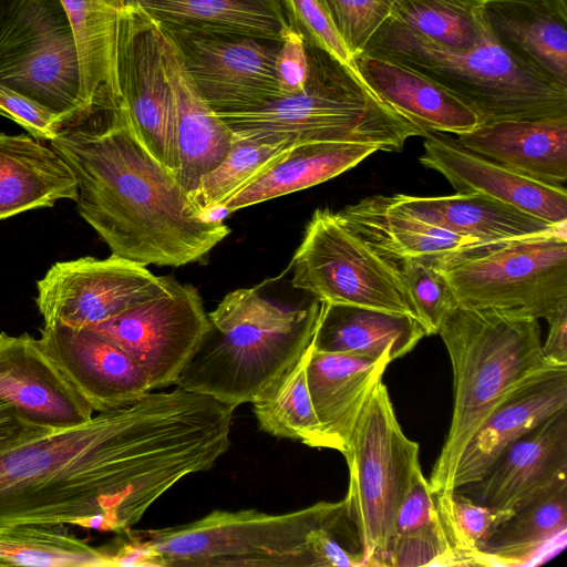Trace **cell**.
Here are the masks:
<instances>
[{
	"instance_id": "obj_27",
	"label": "cell",
	"mask_w": 567,
	"mask_h": 567,
	"mask_svg": "<svg viewBox=\"0 0 567 567\" xmlns=\"http://www.w3.org/2000/svg\"><path fill=\"white\" fill-rule=\"evenodd\" d=\"M392 202L424 221L455 234L498 245L530 236L566 229L483 194L450 196H390Z\"/></svg>"
},
{
	"instance_id": "obj_41",
	"label": "cell",
	"mask_w": 567,
	"mask_h": 567,
	"mask_svg": "<svg viewBox=\"0 0 567 567\" xmlns=\"http://www.w3.org/2000/svg\"><path fill=\"white\" fill-rule=\"evenodd\" d=\"M396 265L419 321L427 336L437 334L446 316L458 307L447 280L431 259H406Z\"/></svg>"
},
{
	"instance_id": "obj_43",
	"label": "cell",
	"mask_w": 567,
	"mask_h": 567,
	"mask_svg": "<svg viewBox=\"0 0 567 567\" xmlns=\"http://www.w3.org/2000/svg\"><path fill=\"white\" fill-rule=\"evenodd\" d=\"M278 1L289 25L302 35L306 44L324 50L354 70L353 56L334 28L326 0Z\"/></svg>"
},
{
	"instance_id": "obj_17",
	"label": "cell",
	"mask_w": 567,
	"mask_h": 567,
	"mask_svg": "<svg viewBox=\"0 0 567 567\" xmlns=\"http://www.w3.org/2000/svg\"><path fill=\"white\" fill-rule=\"evenodd\" d=\"M0 400L52 431L92 419L94 411L29 333L0 332Z\"/></svg>"
},
{
	"instance_id": "obj_42",
	"label": "cell",
	"mask_w": 567,
	"mask_h": 567,
	"mask_svg": "<svg viewBox=\"0 0 567 567\" xmlns=\"http://www.w3.org/2000/svg\"><path fill=\"white\" fill-rule=\"evenodd\" d=\"M396 0H326L331 20L351 55L364 50L391 17Z\"/></svg>"
},
{
	"instance_id": "obj_16",
	"label": "cell",
	"mask_w": 567,
	"mask_h": 567,
	"mask_svg": "<svg viewBox=\"0 0 567 567\" xmlns=\"http://www.w3.org/2000/svg\"><path fill=\"white\" fill-rule=\"evenodd\" d=\"M567 481V406L518 437L476 482L457 488L484 506L513 512Z\"/></svg>"
},
{
	"instance_id": "obj_12",
	"label": "cell",
	"mask_w": 567,
	"mask_h": 567,
	"mask_svg": "<svg viewBox=\"0 0 567 567\" xmlns=\"http://www.w3.org/2000/svg\"><path fill=\"white\" fill-rule=\"evenodd\" d=\"M159 25L174 40L197 91L218 115L252 111L284 96L275 73L280 42Z\"/></svg>"
},
{
	"instance_id": "obj_33",
	"label": "cell",
	"mask_w": 567,
	"mask_h": 567,
	"mask_svg": "<svg viewBox=\"0 0 567 567\" xmlns=\"http://www.w3.org/2000/svg\"><path fill=\"white\" fill-rule=\"evenodd\" d=\"M567 481L532 497L499 523L478 549L476 566H517L532 563L547 547L565 538Z\"/></svg>"
},
{
	"instance_id": "obj_29",
	"label": "cell",
	"mask_w": 567,
	"mask_h": 567,
	"mask_svg": "<svg viewBox=\"0 0 567 567\" xmlns=\"http://www.w3.org/2000/svg\"><path fill=\"white\" fill-rule=\"evenodd\" d=\"M425 336L424 326L409 315L321 302L312 346L318 352L395 360Z\"/></svg>"
},
{
	"instance_id": "obj_23",
	"label": "cell",
	"mask_w": 567,
	"mask_h": 567,
	"mask_svg": "<svg viewBox=\"0 0 567 567\" xmlns=\"http://www.w3.org/2000/svg\"><path fill=\"white\" fill-rule=\"evenodd\" d=\"M336 215L378 255L394 264L414 258L434 259L495 246L412 216L384 195L365 197L346 206Z\"/></svg>"
},
{
	"instance_id": "obj_21",
	"label": "cell",
	"mask_w": 567,
	"mask_h": 567,
	"mask_svg": "<svg viewBox=\"0 0 567 567\" xmlns=\"http://www.w3.org/2000/svg\"><path fill=\"white\" fill-rule=\"evenodd\" d=\"M464 148L557 188L567 181V116L503 120L454 138Z\"/></svg>"
},
{
	"instance_id": "obj_48",
	"label": "cell",
	"mask_w": 567,
	"mask_h": 567,
	"mask_svg": "<svg viewBox=\"0 0 567 567\" xmlns=\"http://www.w3.org/2000/svg\"><path fill=\"white\" fill-rule=\"evenodd\" d=\"M130 540L122 542L114 551L107 550L111 557L112 566H159L162 567L158 555L133 530H126Z\"/></svg>"
},
{
	"instance_id": "obj_14",
	"label": "cell",
	"mask_w": 567,
	"mask_h": 567,
	"mask_svg": "<svg viewBox=\"0 0 567 567\" xmlns=\"http://www.w3.org/2000/svg\"><path fill=\"white\" fill-rule=\"evenodd\" d=\"M209 326L197 289L172 279L159 296L91 328L122 348L155 391L175 385Z\"/></svg>"
},
{
	"instance_id": "obj_4",
	"label": "cell",
	"mask_w": 567,
	"mask_h": 567,
	"mask_svg": "<svg viewBox=\"0 0 567 567\" xmlns=\"http://www.w3.org/2000/svg\"><path fill=\"white\" fill-rule=\"evenodd\" d=\"M453 369L450 429L429 484L452 492L458 460L488 414L513 391L553 369L544 359L538 319L495 309L457 307L437 332Z\"/></svg>"
},
{
	"instance_id": "obj_40",
	"label": "cell",
	"mask_w": 567,
	"mask_h": 567,
	"mask_svg": "<svg viewBox=\"0 0 567 567\" xmlns=\"http://www.w3.org/2000/svg\"><path fill=\"white\" fill-rule=\"evenodd\" d=\"M60 0H0V73L45 32L68 24Z\"/></svg>"
},
{
	"instance_id": "obj_22",
	"label": "cell",
	"mask_w": 567,
	"mask_h": 567,
	"mask_svg": "<svg viewBox=\"0 0 567 567\" xmlns=\"http://www.w3.org/2000/svg\"><path fill=\"white\" fill-rule=\"evenodd\" d=\"M367 86L390 109L429 132H470L481 122L465 103L427 76L400 63L360 52L352 59Z\"/></svg>"
},
{
	"instance_id": "obj_37",
	"label": "cell",
	"mask_w": 567,
	"mask_h": 567,
	"mask_svg": "<svg viewBox=\"0 0 567 567\" xmlns=\"http://www.w3.org/2000/svg\"><path fill=\"white\" fill-rule=\"evenodd\" d=\"M391 18L427 40L468 50L485 37L481 0H396Z\"/></svg>"
},
{
	"instance_id": "obj_31",
	"label": "cell",
	"mask_w": 567,
	"mask_h": 567,
	"mask_svg": "<svg viewBox=\"0 0 567 567\" xmlns=\"http://www.w3.org/2000/svg\"><path fill=\"white\" fill-rule=\"evenodd\" d=\"M155 22L281 42L290 27L278 0H126Z\"/></svg>"
},
{
	"instance_id": "obj_26",
	"label": "cell",
	"mask_w": 567,
	"mask_h": 567,
	"mask_svg": "<svg viewBox=\"0 0 567 567\" xmlns=\"http://www.w3.org/2000/svg\"><path fill=\"white\" fill-rule=\"evenodd\" d=\"M0 83L38 103L62 124L91 113L82 97L75 42L68 24L43 33Z\"/></svg>"
},
{
	"instance_id": "obj_7",
	"label": "cell",
	"mask_w": 567,
	"mask_h": 567,
	"mask_svg": "<svg viewBox=\"0 0 567 567\" xmlns=\"http://www.w3.org/2000/svg\"><path fill=\"white\" fill-rule=\"evenodd\" d=\"M336 505L318 502L276 515L216 509L187 524L133 532L162 567H319L311 535Z\"/></svg>"
},
{
	"instance_id": "obj_1",
	"label": "cell",
	"mask_w": 567,
	"mask_h": 567,
	"mask_svg": "<svg viewBox=\"0 0 567 567\" xmlns=\"http://www.w3.org/2000/svg\"><path fill=\"white\" fill-rule=\"evenodd\" d=\"M234 408L175 386L0 452V526L125 533L230 446Z\"/></svg>"
},
{
	"instance_id": "obj_30",
	"label": "cell",
	"mask_w": 567,
	"mask_h": 567,
	"mask_svg": "<svg viewBox=\"0 0 567 567\" xmlns=\"http://www.w3.org/2000/svg\"><path fill=\"white\" fill-rule=\"evenodd\" d=\"M78 52L82 97L90 112L120 109L118 23L126 0H60Z\"/></svg>"
},
{
	"instance_id": "obj_32",
	"label": "cell",
	"mask_w": 567,
	"mask_h": 567,
	"mask_svg": "<svg viewBox=\"0 0 567 567\" xmlns=\"http://www.w3.org/2000/svg\"><path fill=\"white\" fill-rule=\"evenodd\" d=\"M377 151L371 145L344 142L293 144L282 158L224 206L231 214L240 208L303 190L347 172Z\"/></svg>"
},
{
	"instance_id": "obj_13",
	"label": "cell",
	"mask_w": 567,
	"mask_h": 567,
	"mask_svg": "<svg viewBox=\"0 0 567 567\" xmlns=\"http://www.w3.org/2000/svg\"><path fill=\"white\" fill-rule=\"evenodd\" d=\"M121 111L146 150L166 169H179L175 99L161 50L158 24L125 3L118 23Z\"/></svg>"
},
{
	"instance_id": "obj_2",
	"label": "cell",
	"mask_w": 567,
	"mask_h": 567,
	"mask_svg": "<svg viewBox=\"0 0 567 567\" xmlns=\"http://www.w3.org/2000/svg\"><path fill=\"white\" fill-rule=\"evenodd\" d=\"M50 144L75 175L79 214L113 255L144 266L179 267L202 260L230 231L193 204L121 109L64 123Z\"/></svg>"
},
{
	"instance_id": "obj_18",
	"label": "cell",
	"mask_w": 567,
	"mask_h": 567,
	"mask_svg": "<svg viewBox=\"0 0 567 567\" xmlns=\"http://www.w3.org/2000/svg\"><path fill=\"white\" fill-rule=\"evenodd\" d=\"M420 163L443 175L457 193L483 194L555 226H567V192L528 178L437 132L423 135Z\"/></svg>"
},
{
	"instance_id": "obj_35",
	"label": "cell",
	"mask_w": 567,
	"mask_h": 567,
	"mask_svg": "<svg viewBox=\"0 0 567 567\" xmlns=\"http://www.w3.org/2000/svg\"><path fill=\"white\" fill-rule=\"evenodd\" d=\"M312 342L252 402L258 427L279 439L299 441L310 447L330 449L316 414L307 383V362Z\"/></svg>"
},
{
	"instance_id": "obj_15",
	"label": "cell",
	"mask_w": 567,
	"mask_h": 567,
	"mask_svg": "<svg viewBox=\"0 0 567 567\" xmlns=\"http://www.w3.org/2000/svg\"><path fill=\"white\" fill-rule=\"evenodd\" d=\"M39 341L94 412L127 406L152 391L138 364L93 328L44 324Z\"/></svg>"
},
{
	"instance_id": "obj_36",
	"label": "cell",
	"mask_w": 567,
	"mask_h": 567,
	"mask_svg": "<svg viewBox=\"0 0 567 567\" xmlns=\"http://www.w3.org/2000/svg\"><path fill=\"white\" fill-rule=\"evenodd\" d=\"M0 566H112L106 549L70 534L65 525L0 526Z\"/></svg>"
},
{
	"instance_id": "obj_3",
	"label": "cell",
	"mask_w": 567,
	"mask_h": 567,
	"mask_svg": "<svg viewBox=\"0 0 567 567\" xmlns=\"http://www.w3.org/2000/svg\"><path fill=\"white\" fill-rule=\"evenodd\" d=\"M321 301L291 306L259 288L227 293L175 386L237 408L251 403L312 342Z\"/></svg>"
},
{
	"instance_id": "obj_19",
	"label": "cell",
	"mask_w": 567,
	"mask_h": 567,
	"mask_svg": "<svg viewBox=\"0 0 567 567\" xmlns=\"http://www.w3.org/2000/svg\"><path fill=\"white\" fill-rule=\"evenodd\" d=\"M567 406V367L553 368L526 381L484 420L465 446L453 491L472 484L512 442Z\"/></svg>"
},
{
	"instance_id": "obj_20",
	"label": "cell",
	"mask_w": 567,
	"mask_h": 567,
	"mask_svg": "<svg viewBox=\"0 0 567 567\" xmlns=\"http://www.w3.org/2000/svg\"><path fill=\"white\" fill-rule=\"evenodd\" d=\"M485 27L513 58L567 86L566 0H481Z\"/></svg>"
},
{
	"instance_id": "obj_45",
	"label": "cell",
	"mask_w": 567,
	"mask_h": 567,
	"mask_svg": "<svg viewBox=\"0 0 567 567\" xmlns=\"http://www.w3.org/2000/svg\"><path fill=\"white\" fill-rule=\"evenodd\" d=\"M275 73L282 95L300 92L308 79L309 60L302 35L289 27L275 60Z\"/></svg>"
},
{
	"instance_id": "obj_34",
	"label": "cell",
	"mask_w": 567,
	"mask_h": 567,
	"mask_svg": "<svg viewBox=\"0 0 567 567\" xmlns=\"http://www.w3.org/2000/svg\"><path fill=\"white\" fill-rule=\"evenodd\" d=\"M452 553L429 481L419 468L395 513L389 567L451 566Z\"/></svg>"
},
{
	"instance_id": "obj_44",
	"label": "cell",
	"mask_w": 567,
	"mask_h": 567,
	"mask_svg": "<svg viewBox=\"0 0 567 567\" xmlns=\"http://www.w3.org/2000/svg\"><path fill=\"white\" fill-rule=\"evenodd\" d=\"M0 114L24 127L37 140H53L62 123L51 112L0 83Z\"/></svg>"
},
{
	"instance_id": "obj_47",
	"label": "cell",
	"mask_w": 567,
	"mask_h": 567,
	"mask_svg": "<svg viewBox=\"0 0 567 567\" xmlns=\"http://www.w3.org/2000/svg\"><path fill=\"white\" fill-rule=\"evenodd\" d=\"M549 330L542 351L546 362L554 368L567 367V305L547 320Z\"/></svg>"
},
{
	"instance_id": "obj_24",
	"label": "cell",
	"mask_w": 567,
	"mask_h": 567,
	"mask_svg": "<svg viewBox=\"0 0 567 567\" xmlns=\"http://www.w3.org/2000/svg\"><path fill=\"white\" fill-rule=\"evenodd\" d=\"M158 30L165 72L176 106L179 169L175 178L190 195L200 178L223 163L231 145L233 132L197 91L174 40L159 24Z\"/></svg>"
},
{
	"instance_id": "obj_9",
	"label": "cell",
	"mask_w": 567,
	"mask_h": 567,
	"mask_svg": "<svg viewBox=\"0 0 567 567\" xmlns=\"http://www.w3.org/2000/svg\"><path fill=\"white\" fill-rule=\"evenodd\" d=\"M343 456L349 466L344 497L357 525L365 567H389L395 513L421 468L419 444L402 431L381 381L369 398Z\"/></svg>"
},
{
	"instance_id": "obj_38",
	"label": "cell",
	"mask_w": 567,
	"mask_h": 567,
	"mask_svg": "<svg viewBox=\"0 0 567 567\" xmlns=\"http://www.w3.org/2000/svg\"><path fill=\"white\" fill-rule=\"evenodd\" d=\"M292 145L290 142H262L233 133L227 156L218 167L200 178L189 195L190 200L202 213L224 206L282 158Z\"/></svg>"
},
{
	"instance_id": "obj_25",
	"label": "cell",
	"mask_w": 567,
	"mask_h": 567,
	"mask_svg": "<svg viewBox=\"0 0 567 567\" xmlns=\"http://www.w3.org/2000/svg\"><path fill=\"white\" fill-rule=\"evenodd\" d=\"M392 361L390 357L318 352L312 346L307 383L330 449L346 453L369 398Z\"/></svg>"
},
{
	"instance_id": "obj_39",
	"label": "cell",
	"mask_w": 567,
	"mask_h": 567,
	"mask_svg": "<svg viewBox=\"0 0 567 567\" xmlns=\"http://www.w3.org/2000/svg\"><path fill=\"white\" fill-rule=\"evenodd\" d=\"M439 515L451 548V566H476L480 547L512 512L476 503L457 489L435 496Z\"/></svg>"
},
{
	"instance_id": "obj_8",
	"label": "cell",
	"mask_w": 567,
	"mask_h": 567,
	"mask_svg": "<svg viewBox=\"0 0 567 567\" xmlns=\"http://www.w3.org/2000/svg\"><path fill=\"white\" fill-rule=\"evenodd\" d=\"M567 229L431 259L460 307L548 320L567 305Z\"/></svg>"
},
{
	"instance_id": "obj_5",
	"label": "cell",
	"mask_w": 567,
	"mask_h": 567,
	"mask_svg": "<svg viewBox=\"0 0 567 567\" xmlns=\"http://www.w3.org/2000/svg\"><path fill=\"white\" fill-rule=\"evenodd\" d=\"M306 49L309 74L303 89L252 111L218 115L234 134L270 143H357L385 152H401L406 140L423 136L352 68L320 48Z\"/></svg>"
},
{
	"instance_id": "obj_10",
	"label": "cell",
	"mask_w": 567,
	"mask_h": 567,
	"mask_svg": "<svg viewBox=\"0 0 567 567\" xmlns=\"http://www.w3.org/2000/svg\"><path fill=\"white\" fill-rule=\"evenodd\" d=\"M290 269L292 287L321 302L367 307L417 319L398 265L378 255L330 209L313 213Z\"/></svg>"
},
{
	"instance_id": "obj_28",
	"label": "cell",
	"mask_w": 567,
	"mask_h": 567,
	"mask_svg": "<svg viewBox=\"0 0 567 567\" xmlns=\"http://www.w3.org/2000/svg\"><path fill=\"white\" fill-rule=\"evenodd\" d=\"M76 196L75 175L52 146L0 133V219Z\"/></svg>"
},
{
	"instance_id": "obj_11",
	"label": "cell",
	"mask_w": 567,
	"mask_h": 567,
	"mask_svg": "<svg viewBox=\"0 0 567 567\" xmlns=\"http://www.w3.org/2000/svg\"><path fill=\"white\" fill-rule=\"evenodd\" d=\"M171 282L113 254L86 256L52 265L37 282L35 302L44 324L91 328L159 296Z\"/></svg>"
},
{
	"instance_id": "obj_46",
	"label": "cell",
	"mask_w": 567,
	"mask_h": 567,
	"mask_svg": "<svg viewBox=\"0 0 567 567\" xmlns=\"http://www.w3.org/2000/svg\"><path fill=\"white\" fill-rule=\"evenodd\" d=\"M44 431L52 430L32 424L0 400V452Z\"/></svg>"
},
{
	"instance_id": "obj_6",
	"label": "cell",
	"mask_w": 567,
	"mask_h": 567,
	"mask_svg": "<svg viewBox=\"0 0 567 567\" xmlns=\"http://www.w3.org/2000/svg\"><path fill=\"white\" fill-rule=\"evenodd\" d=\"M362 52L427 76L472 109L481 124L567 116V86L520 63L488 31L478 44L458 51L390 17Z\"/></svg>"
}]
</instances>
